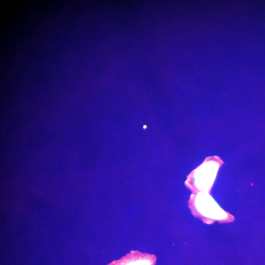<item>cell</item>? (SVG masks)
Segmentation results:
<instances>
[{"label": "cell", "mask_w": 265, "mask_h": 265, "mask_svg": "<svg viewBox=\"0 0 265 265\" xmlns=\"http://www.w3.org/2000/svg\"><path fill=\"white\" fill-rule=\"evenodd\" d=\"M156 261L154 255L132 251L120 259L114 261L107 265H155Z\"/></svg>", "instance_id": "6da1fadb"}]
</instances>
